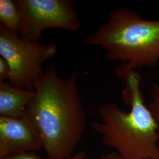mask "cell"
I'll return each instance as SVG.
<instances>
[{
  "label": "cell",
  "instance_id": "52a82bcc",
  "mask_svg": "<svg viewBox=\"0 0 159 159\" xmlns=\"http://www.w3.org/2000/svg\"><path fill=\"white\" fill-rule=\"evenodd\" d=\"M34 95V91L16 88L9 82L0 83V116L24 117Z\"/></svg>",
  "mask_w": 159,
  "mask_h": 159
},
{
  "label": "cell",
  "instance_id": "277c9868",
  "mask_svg": "<svg viewBox=\"0 0 159 159\" xmlns=\"http://www.w3.org/2000/svg\"><path fill=\"white\" fill-rule=\"evenodd\" d=\"M57 54L54 43L42 44L25 40L0 25V56L10 66L8 82L16 88L34 91L44 73V63Z\"/></svg>",
  "mask_w": 159,
  "mask_h": 159
},
{
  "label": "cell",
  "instance_id": "5b68a950",
  "mask_svg": "<svg viewBox=\"0 0 159 159\" xmlns=\"http://www.w3.org/2000/svg\"><path fill=\"white\" fill-rule=\"evenodd\" d=\"M23 20L20 37L40 43L43 32L48 29L77 31L81 23L74 8L73 0H18Z\"/></svg>",
  "mask_w": 159,
  "mask_h": 159
},
{
  "label": "cell",
  "instance_id": "3957f363",
  "mask_svg": "<svg viewBox=\"0 0 159 159\" xmlns=\"http://www.w3.org/2000/svg\"><path fill=\"white\" fill-rule=\"evenodd\" d=\"M83 43L102 47L108 60L122 62L131 70L153 68L159 62V20H145L131 9L119 7Z\"/></svg>",
  "mask_w": 159,
  "mask_h": 159
},
{
  "label": "cell",
  "instance_id": "30bf717a",
  "mask_svg": "<svg viewBox=\"0 0 159 159\" xmlns=\"http://www.w3.org/2000/svg\"><path fill=\"white\" fill-rule=\"evenodd\" d=\"M86 153L84 151H80L74 154L71 157L68 159H85ZM0 159H45L35 153V152H29L26 153L22 154L13 157H7Z\"/></svg>",
  "mask_w": 159,
  "mask_h": 159
},
{
  "label": "cell",
  "instance_id": "ba28073f",
  "mask_svg": "<svg viewBox=\"0 0 159 159\" xmlns=\"http://www.w3.org/2000/svg\"><path fill=\"white\" fill-rule=\"evenodd\" d=\"M0 25L20 37L23 20L17 1L0 0Z\"/></svg>",
  "mask_w": 159,
  "mask_h": 159
},
{
  "label": "cell",
  "instance_id": "6da1fadb",
  "mask_svg": "<svg viewBox=\"0 0 159 159\" xmlns=\"http://www.w3.org/2000/svg\"><path fill=\"white\" fill-rule=\"evenodd\" d=\"M77 75L75 70L67 79L63 78L52 64L35 84V95L26 116L47 159H69L84 134L87 117Z\"/></svg>",
  "mask_w": 159,
  "mask_h": 159
},
{
  "label": "cell",
  "instance_id": "7a4b0ae2",
  "mask_svg": "<svg viewBox=\"0 0 159 159\" xmlns=\"http://www.w3.org/2000/svg\"><path fill=\"white\" fill-rule=\"evenodd\" d=\"M117 74L125 84L123 97L130 106L125 112L115 102L100 105L101 121L91 123L93 130L102 136L104 145L114 148L127 159H159V127L144 102L140 75L121 65Z\"/></svg>",
  "mask_w": 159,
  "mask_h": 159
},
{
  "label": "cell",
  "instance_id": "8992f818",
  "mask_svg": "<svg viewBox=\"0 0 159 159\" xmlns=\"http://www.w3.org/2000/svg\"><path fill=\"white\" fill-rule=\"evenodd\" d=\"M42 150L26 114L21 118L0 116V159Z\"/></svg>",
  "mask_w": 159,
  "mask_h": 159
},
{
  "label": "cell",
  "instance_id": "7c38bea8",
  "mask_svg": "<svg viewBox=\"0 0 159 159\" xmlns=\"http://www.w3.org/2000/svg\"><path fill=\"white\" fill-rule=\"evenodd\" d=\"M97 159H127L121 156L120 154L117 153H111L107 154L106 155H103L102 157Z\"/></svg>",
  "mask_w": 159,
  "mask_h": 159
},
{
  "label": "cell",
  "instance_id": "8fae6325",
  "mask_svg": "<svg viewBox=\"0 0 159 159\" xmlns=\"http://www.w3.org/2000/svg\"><path fill=\"white\" fill-rule=\"evenodd\" d=\"M10 77V67L5 59L0 58V83L9 80Z\"/></svg>",
  "mask_w": 159,
  "mask_h": 159
},
{
  "label": "cell",
  "instance_id": "9c48e42d",
  "mask_svg": "<svg viewBox=\"0 0 159 159\" xmlns=\"http://www.w3.org/2000/svg\"><path fill=\"white\" fill-rule=\"evenodd\" d=\"M152 96L151 102L148 107L153 115L159 127V84L153 83L150 90Z\"/></svg>",
  "mask_w": 159,
  "mask_h": 159
}]
</instances>
